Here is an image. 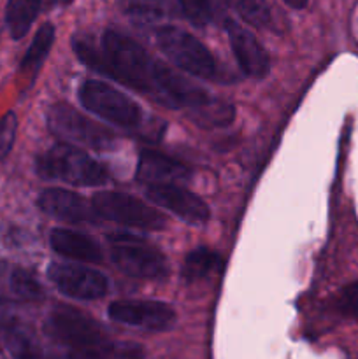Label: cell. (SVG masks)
<instances>
[{
	"instance_id": "obj_1",
	"label": "cell",
	"mask_w": 358,
	"mask_h": 359,
	"mask_svg": "<svg viewBox=\"0 0 358 359\" xmlns=\"http://www.w3.org/2000/svg\"><path fill=\"white\" fill-rule=\"evenodd\" d=\"M102 48L111 63L109 79L154 98V67L158 60L151 58L142 46L116 30L105 32Z\"/></svg>"
},
{
	"instance_id": "obj_2",
	"label": "cell",
	"mask_w": 358,
	"mask_h": 359,
	"mask_svg": "<svg viewBox=\"0 0 358 359\" xmlns=\"http://www.w3.org/2000/svg\"><path fill=\"white\" fill-rule=\"evenodd\" d=\"M35 170L44 181H62L72 186L95 188L107 182L105 168L72 144H56L37 158Z\"/></svg>"
},
{
	"instance_id": "obj_3",
	"label": "cell",
	"mask_w": 358,
	"mask_h": 359,
	"mask_svg": "<svg viewBox=\"0 0 358 359\" xmlns=\"http://www.w3.org/2000/svg\"><path fill=\"white\" fill-rule=\"evenodd\" d=\"M44 333L56 344L69 347L72 359L84 358L109 342L100 323L76 309H58L51 312L44 323Z\"/></svg>"
},
{
	"instance_id": "obj_4",
	"label": "cell",
	"mask_w": 358,
	"mask_h": 359,
	"mask_svg": "<svg viewBox=\"0 0 358 359\" xmlns=\"http://www.w3.org/2000/svg\"><path fill=\"white\" fill-rule=\"evenodd\" d=\"M111 258L114 265L126 276L135 279L157 280L167 273V259L146 238L126 231L107 235Z\"/></svg>"
},
{
	"instance_id": "obj_5",
	"label": "cell",
	"mask_w": 358,
	"mask_h": 359,
	"mask_svg": "<svg viewBox=\"0 0 358 359\" xmlns=\"http://www.w3.org/2000/svg\"><path fill=\"white\" fill-rule=\"evenodd\" d=\"M157 44L168 60L185 72L200 79H214L218 65L209 49L197 37L178 27H161L157 32Z\"/></svg>"
},
{
	"instance_id": "obj_6",
	"label": "cell",
	"mask_w": 358,
	"mask_h": 359,
	"mask_svg": "<svg viewBox=\"0 0 358 359\" xmlns=\"http://www.w3.org/2000/svg\"><path fill=\"white\" fill-rule=\"evenodd\" d=\"M79 100L84 109L112 125L132 128L140 123L142 111L139 105L116 88L102 81L88 79L79 88Z\"/></svg>"
},
{
	"instance_id": "obj_7",
	"label": "cell",
	"mask_w": 358,
	"mask_h": 359,
	"mask_svg": "<svg viewBox=\"0 0 358 359\" xmlns=\"http://www.w3.org/2000/svg\"><path fill=\"white\" fill-rule=\"evenodd\" d=\"M98 217L114 221L123 226L139 228L146 231L164 230L167 226L165 216L142 200L119 191L97 193L91 200Z\"/></svg>"
},
{
	"instance_id": "obj_8",
	"label": "cell",
	"mask_w": 358,
	"mask_h": 359,
	"mask_svg": "<svg viewBox=\"0 0 358 359\" xmlns=\"http://www.w3.org/2000/svg\"><path fill=\"white\" fill-rule=\"evenodd\" d=\"M48 128L53 135L72 146L102 151L109 149L114 142V135L107 128L88 119L69 104L51 105L48 112Z\"/></svg>"
},
{
	"instance_id": "obj_9",
	"label": "cell",
	"mask_w": 358,
	"mask_h": 359,
	"mask_svg": "<svg viewBox=\"0 0 358 359\" xmlns=\"http://www.w3.org/2000/svg\"><path fill=\"white\" fill-rule=\"evenodd\" d=\"M48 277L58 291L74 300H98L107 293V279L98 270L77 263H53Z\"/></svg>"
},
{
	"instance_id": "obj_10",
	"label": "cell",
	"mask_w": 358,
	"mask_h": 359,
	"mask_svg": "<svg viewBox=\"0 0 358 359\" xmlns=\"http://www.w3.org/2000/svg\"><path fill=\"white\" fill-rule=\"evenodd\" d=\"M112 321L142 328L147 332H165L175 323V312L171 305L154 300H118L107 309Z\"/></svg>"
},
{
	"instance_id": "obj_11",
	"label": "cell",
	"mask_w": 358,
	"mask_h": 359,
	"mask_svg": "<svg viewBox=\"0 0 358 359\" xmlns=\"http://www.w3.org/2000/svg\"><path fill=\"white\" fill-rule=\"evenodd\" d=\"M146 195L158 207H164L190 224H204L209 219L207 203L181 184H151Z\"/></svg>"
},
{
	"instance_id": "obj_12",
	"label": "cell",
	"mask_w": 358,
	"mask_h": 359,
	"mask_svg": "<svg viewBox=\"0 0 358 359\" xmlns=\"http://www.w3.org/2000/svg\"><path fill=\"white\" fill-rule=\"evenodd\" d=\"M225 25H227L232 51H234V56L242 72L249 77H255V79L265 77L270 70V58L265 48L258 42V39L248 28L235 23L234 20H227Z\"/></svg>"
},
{
	"instance_id": "obj_13",
	"label": "cell",
	"mask_w": 358,
	"mask_h": 359,
	"mask_svg": "<svg viewBox=\"0 0 358 359\" xmlns=\"http://www.w3.org/2000/svg\"><path fill=\"white\" fill-rule=\"evenodd\" d=\"M39 207L48 216L67 223H97L98 219L93 203H88L83 196L63 188L44 189L39 196Z\"/></svg>"
},
{
	"instance_id": "obj_14",
	"label": "cell",
	"mask_w": 358,
	"mask_h": 359,
	"mask_svg": "<svg viewBox=\"0 0 358 359\" xmlns=\"http://www.w3.org/2000/svg\"><path fill=\"white\" fill-rule=\"evenodd\" d=\"M137 179L144 184H179L190 177V170L179 161L157 153L142 151L135 172Z\"/></svg>"
},
{
	"instance_id": "obj_15",
	"label": "cell",
	"mask_w": 358,
	"mask_h": 359,
	"mask_svg": "<svg viewBox=\"0 0 358 359\" xmlns=\"http://www.w3.org/2000/svg\"><path fill=\"white\" fill-rule=\"evenodd\" d=\"M49 244H51L53 251L58 252L63 258L72 259V262H102L100 248L88 235L79 233V231L67 230V228H55L49 233Z\"/></svg>"
},
{
	"instance_id": "obj_16",
	"label": "cell",
	"mask_w": 358,
	"mask_h": 359,
	"mask_svg": "<svg viewBox=\"0 0 358 359\" xmlns=\"http://www.w3.org/2000/svg\"><path fill=\"white\" fill-rule=\"evenodd\" d=\"M55 42V25L44 23L37 30V34L32 39L30 46H28L27 53H25L23 60L20 63V74L27 79H34L35 74L41 70L42 63L48 58L51 46Z\"/></svg>"
},
{
	"instance_id": "obj_17",
	"label": "cell",
	"mask_w": 358,
	"mask_h": 359,
	"mask_svg": "<svg viewBox=\"0 0 358 359\" xmlns=\"http://www.w3.org/2000/svg\"><path fill=\"white\" fill-rule=\"evenodd\" d=\"M44 0H9L6 7V25L11 37L20 41L34 25Z\"/></svg>"
},
{
	"instance_id": "obj_18",
	"label": "cell",
	"mask_w": 358,
	"mask_h": 359,
	"mask_svg": "<svg viewBox=\"0 0 358 359\" xmlns=\"http://www.w3.org/2000/svg\"><path fill=\"white\" fill-rule=\"evenodd\" d=\"M42 298H44V291H42L41 284L35 280V277L21 266L11 265L6 300L30 304V302H39Z\"/></svg>"
},
{
	"instance_id": "obj_19",
	"label": "cell",
	"mask_w": 358,
	"mask_h": 359,
	"mask_svg": "<svg viewBox=\"0 0 358 359\" xmlns=\"http://www.w3.org/2000/svg\"><path fill=\"white\" fill-rule=\"evenodd\" d=\"M220 256L207 248H199L190 252L183 265V277L186 283L204 280L211 272L220 269Z\"/></svg>"
},
{
	"instance_id": "obj_20",
	"label": "cell",
	"mask_w": 358,
	"mask_h": 359,
	"mask_svg": "<svg viewBox=\"0 0 358 359\" xmlns=\"http://www.w3.org/2000/svg\"><path fill=\"white\" fill-rule=\"evenodd\" d=\"M119 4L123 13L140 25L157 23L167 14V0H119Z\"/></svg>"
},
{
	"instance_id": "obj_21",
	"label": "cell",
	"mask_w": 358,
	"mask_h": 359,
	"mask_svg": "<svg viewBox=\"0 0 358 359\" xmlns=\"http://www.w3.org/2000/svg\"><path fill=\"white\" fill-rule=\"evenodd\" d=\"M190 116H192V119L197 125L221 126L228 125L234 119L235 111L232 105L225 104V102H213L209 98L204 104L190 109Z\"/></svg>"
},
{
	"instance_id": "obj_22",
	"label": "cell",
	"mask_w": 358,
	"mask_h": 359,
	"mask_svg": "<svg viewBox=\"0 0 358 359\" xmlns=\"http://www.w3.org/2000/svg\"><path fill=\"white\" fill-rule=\"evenodd\" d=\"M179 7L186 20H190L197 27H206V25L213 23L216 18L214 0H179Z\"/></svg>"
},
{
	"instance_id": "obj_23",
	"label": "cell",
	"mask_w": 358,
	"mask_h": 359,
	"mask_svg": "<svg viewBox=\"0 0 358 359\" xmlns=\"http://www.w3.org/2000/svg\"><path fill=\"white\" fill-rule=\"evenodd\" d=\"M239 14L255 27H265L270 20V11L265 0H234Z\"/></svg>"
},
{
	"instance_id": "obj_24",
	"label": "cell",
	"mask_w": 358,
	"mask_h": 359,
	"mask_svg": "<svg viewBox=\"0 0 358 359\" xmlns=\"http://www.w3.org/2000/svg\"><path fill=\"white\" fill-rule=\"evenodd\" d=\"M18 133V118L13 111L0 118V161L9 156Z\"/></svg>"
},
{
	"instance_id": "obj_25",
	"label": "cell",
	"mask_w": 358,
	"mask_h": 359,
	"mask_svg": "<svg viewBox=\"0 0 358 359\" xmlns=\"http://www.w3.org/2000/svg\"><path fill=\"white\" fill-rule=\"evenodd\" d=\"M339 307L344 314L358 318V280L351 283L340 291Z\"/></svg>"
},
{
	"instance_id": "obj_26",
	"label": "cell",
	"mask_w": 358,
	"mask_h": 359,
	"mask_svg": "<svg viewBox=\"0 0 358 359\" xmlns=\"http://www.w3.org/2000/svg\"><path fill=\"white\" fill-rule=\"evenodd\" d=\"M309 0H284V4L290 7H293V9H304L305 6H307Z\"/></svg>"
},
{
	"instance_id": "obj_27",
	"label": "cell",
	"mask_w": 358,
	"mask_h": 359,
	"mask_svg": "<svg viewBox=\"0 0 358 359\" xmlns=\"http://www.w3.org/2000/svg\"><path fill=\"white\" fill-rule=\"evenodd\" d=\"M70 2L72 0H46V4H49V6H67Z\"/></svg>"
},
{
	"instance_id": "obj_28",
	"label": "cell",
	"mask_w": 358,
	"mask_h": 359,
	"mask_svg": "<svg viewBox=\"0 0 358 359\" xmlns=\"http://www.w3.org/2000/svg\"><path fill=\"white\" fill-rule=\"evenodd\" d=\"M0 342H2V335H0Z\"/></svg>"
}]
</instances>
